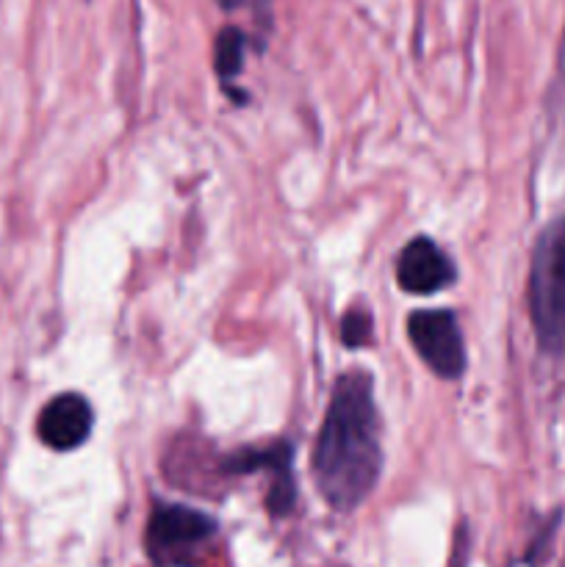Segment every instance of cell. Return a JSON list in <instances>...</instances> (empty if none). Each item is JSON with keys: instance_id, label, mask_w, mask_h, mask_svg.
<instances>
[{"instance_id": "cell-1", "label": "cell", "mask_w": 565, "mask_h": 567, "mask_svg": "<svg viewBox=\"0 0 565 567\" xmlns=\"http://www.w3.org/2000/svg\"><path fill=\"white\" fill-rule=\"evenodd\" d=\"M380 415L374 382L366 371H349L332 388L314 446V482L338 513H352L374 491L382 471Z\"/></svg>"}, {"instance_id": "cell-2", "label": "cell", "mask_w": 565, "mask_h": 567, "mask_svg": "<svg viewBox=\"0 0 565 567\" xmlns=\"http://www.w3.org/2000/svg\"><path fill=\"white\" fill-rule=\"evenodd\" d=\"M530 319L548 354H565V216L543 227L530 266Z\"/></svg>"}, {"instance_id": "cell-3", "label": "cell", "mask_w": 565, "mask_h": 567, "mask_svg": "<svg viewBox=\"0 0 565 567\" xmlns=\"http://www.w3.org/2000/svg\"><path fill=\"white\" fill-rule=\"evenodd\" d=\"M216 535V520L181 504L155 507L147 520V554L158 567L192 565Z\"/></svg>"}, {"instance_id": "cell-4", "label": "cell", "mask_w": 565, "mask_h": 567, "mask_svg": "<svg viewBox=\"0 0 565 567\" xmlns=\"http://www.w3.org/2000/svg\"><path fill=\"white\" fill-rule=\"evenodd\" d=\"M408 338L427 369L441 380H458L465 371L463 332L449 310H415L408 319Z\"/></svg>"}, {"instance_id": "cell-5", "label": "cell", "mask_w": 565, "mask_h": 567, "mask_svg": "<svg viewBox=\"0 0 565 567\" xmlns=\"http://www.w3.org/2000/svg\"><path fill=\"white\" fill-rule=\"evenodd\" d=\"M454 277H458V269L449 260V255L424 236L413 238L397 260L399 288L408 293H419V297L443 291V288L452 286Z\"/></svg>"}, {"instance_id": "cell-6", "label": "cell", "mask_w": 565, "mask_h": 567, "mask_svg": "<svg viewBox=\"0 0 565 567\" xmlns=\"http://www.w3.org/2000/svg\"><path fill=\"white\" fill-rule=\"evenodd\" d=\"M92 404L81 393H61V396H55L53 402L44 404L37 421L39 441L48 449H53V452H72V449L83 446L86 437L92 435Z\"/></svg>"}, {"instance_id": "cell-7", "label": "cell", "mask_w": 565, "mask_h": 567, "mask_svg": "<svg viewBox=\"0 0 565 567\" xmlns=\"http://www.w3.org/2000/svg\"><path fill=\"white\" fill-rule=\"evenodd\" d=\"M227 471L249 474V471H269L271 493L269 509L275 515H286L294 504V476H291V446L288 443H275L269 449H249V452L236 454L227 460Z\"/></svg>"}, {"instance_id": "cell-8", "label": "cell", "mask_w": 565, "mask_h": 567, "mask_svg": "<svg viewBox=\"0 0 565 567\" xmlns=\"http://www.w3.org/2000/svg\"><path fill=\"white\" fill-rule=\"evenodd\" d=\"M244 61V33L238 28H225L214 44V66L222 78H233L242 70Z\"/></svg>"}, {"instance_id": "cell-9", "label": "cell", "mask_w": 565, "mask_h": 567, "mask_svg": "<svg viewBox=\"0 0 565 567\" xmlns=\"http://www.w3.org/2000/svg\"><path fill=\"white\" fill-rule=\"evenodd\" d=\"M341 338L349 349L363 347L371 338V316L366 310H349L341 321Z\"/></svg>"}, {"instance_id": "cell-10", "label": "cell", "mask_w": 565, "mask_h": 567, "mask_svg": "<svg viewBox=\"0 0 565 567\" xmlns=\"http://www.w3.org/2000/svg\"><path fill=\"white\" fill-rule=\"evenodd\" d=\"M236 3H238V0H222V6H225V9H233Z\"/></svg>"}, {"instance_id": "cell-11", "label": "cell", "mask_w": 565, "mask_h": 567, "mask_svg": "<svg viewBox=\"0 0 565 567\" xmlns=\"http://www.w3.org/2000/svg\"><path fill=\"white\" fill-rule=\"evenodd\" d=\"M563 567H565V565H563Z\"/></svg>"}]
</instances>
